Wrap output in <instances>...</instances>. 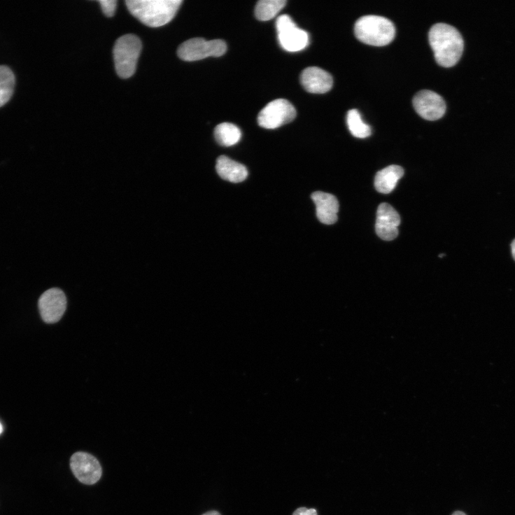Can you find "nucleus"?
<instances>
[{
    "label": "nucleus",
    "mask_w": 515,
    "mask_h": 515,
    "mask_svg": "<svg viewBox=\"0 0 515 515\" xmlns=\"http://www.w3.org/2000/svg\"><path fill=\"white\" fill-rule=\"evenodd\" d=\"M429 41L439 66L451 68L460 59L464 50V41L454 27L438 23L429 32Z\"/></svg>",
    "instance_id": "obj_1"
},
{
    "label": "nucleus",
    "mask_w": 515,
    "mask_h": 515,
    "mask_svg": "<svg viewBox=\"0 0 515 515\" xmlns=\"http://www.w3.org/2000/svg\"><path fill=\"white\" fill-rule=\"evenodd\" d=\"M182 3V0H127L125 2L129 12L150 27L169 23Z\"/></svg>",
    "instance_id": "obj_2"
},
{
    "label": "nucleus",
    "mask_w": 515,
    "mask_h": 515,
    "mask_svg": "<svg viewBox=\"0 0 515 515\" xmlns=\"http://www.w3.org/2000/svg\"><path fill=\"white\" fill-rule=\"evenodd\" d=\"M354 34L362 43L372 46H385L395 38L396 29L388 18L378 15L360 17L354 25Z\"/></svg>",
    "instance_id": "obj_3"
},
{
    "label": "nucleus",
    "mask_w": 515,
    "mask_h": 515,
    "mask_svg": "<svg viewBox=\"0 0 515 515\" xmlns=\"http://www.w3.org/2000/svg\"><path fill=\"white\" fill-rule=\"evenodd\" d=\"M141 50L142 43L135 35H125L117 40L113 55L116 73L120 78L127 79L134 75Z\"/></svg>",
    "instance_id": "obj_4"
},
{
    "label": "nucleus",
    "mask_w": 515,
    "mask_h": 515,
    "mask_svg": "<svg viewBox=\"0 0 515 515\" xmlns=\"http://www.w3.org/2000/svg\"><path fill=\"white\" fill-rule=\"evenodd\" d=\"M276 27L280 45L285 51L297 52L308 47L309 34L299 28L291 17L287 15L280 16Z\"/></svg>",
    "instance_id": "obj_5"
},
{
    "label": "nucleus",
    "mask_w": 515,
    "mask_h": 515,
    "mask_svg": "<svg viewBox=\"0 0 515 515\" xmlns=\"http://www.w3.org/2000/svg\"><path fill=\"white\" fill-rule=\"evenodd\" d=\"M227 51V45L223 41L192 38L181 44L177 53L182 60L193 62L209 57H220Z\"/></svg>",
    "instance_id": "obj_6"
},
{
    "label": "nucleus",
    "mask_w": 515,
    "mask_h": 515,
    "mask_svg": "<svg viewBox=\"0 0 515 515\" xmlns=\"http://www.w3.org/2000/svg\"><path fill=\"white\" fill-rule=\"evenodd\" d=\"M297 117L294 106L285 99H277L269 103L260 112L258 122L266 129H276L292 122Z\"/></svg>",
    "instance_id": "obj_7"
},
{
    "label": "nucleus",
    "mask_w": 515,
    "mask_h": 515,
    "mask_svg": "<svg viewBox=\"0 0 515 515\" xmlns=\"http://www.w3.org/2000/svg\"><path fill=\"white\" fill-rule=\"evenodd\" d=\"M71 468L75 477L87 486L98 482L102 476L100 463L90 454L78 452L71 459Z\"/></svg>",
    "instance_id": "obj_8"
},
{
    "label": "nucleus",
    "mask_w": 515,
    "mask_h": 515,
    "mask_svg": "<svg viewBox=\"0 0 515 515\" xmlns=\"http://www.w3.org/2000/svg\"><path fill=\"white\" fill-rule=\"evenodd\" d=\"M40 313L47 324L57 323L67 308V299L57 288H52L43 294L38 302Z\"/></svg>",
    "instance_id": "obj_9"
},
{
    "label": "nucleus",
    "mask_w": 515,
    "mask_h": 515,
    "mask_svg": "<svg viewBox=\"0 0 515 515\" xmlns=\"http://www.w3.org/2000/svg\"><path fill=\"white\" fill-rule=\"evenodd\" d=\"M413 106L418 115L431 121L442 118L446 108L445 101L439 94L427 90L415 94Z\"/></svg>",
    "instance_id": "obj_10"
},
{
    "label": "nucleus",
    "mask_w": 515,
    "mask_h": 515,
    "mask_svg": "<svg viewBox=\"0 0 515 515\" xmlns=\"http://www.w3.org/2000/svg\"><path fill=\"white\" fill-rule=\"evenodd\" d=\"M401 218L397 211L388 204H381L377 210L376 232L383 241H393L398 234Z\"/></svg>",
    "instance_id": "obj_11"
},
{
    "label": "nucleus",
    "mask_w": 515,
    "mask_h": 515,
    "mask_svg": "<svg viewBox=\"0 0 515 515\" xmlns=\"http://www.w3.org/2000/svg\"><path fill=\"white\" fill-rule=\"evenodd\" d=\"M300 81L304 88L310 93L324 94L333 86L332 76L317 67L306 69L301 74Z\"/></svg>",
    "instance_id": "obj_12"
},
{
    "label": "nucleus",
    "mask_w": 515,
    "mask_h": 515,
    "mask_svg": "<svg viewBox=\"0 0 515 515\" xmlns=\"http://www.w3.org/2000/svg\"><path fill=\"white\" fill-rule=\"evenodd\" d=\"M316 208V216L320 222L332 225L338 220L339 205L337 199L330 193L317 191L311 195Z\"/></svg>",
    "instance_id": "obj_13"
},
{
    "label": "nucleus",
    "mask_w": 515,
    "mask_h": 515,
    "mask_svg": "<svg viewBox=\"0 0 515 515\" xmlns=\"http://www.w3.org/2000/svg\"><path fill=\"white\" fill-rule=\"evenodd\" d=\"M216 171L222 179L234 183L244 181L248 174L244 165L225 155L217 159Z\"/></svg>",
    "instance_id": "obj_14"
},
{
    "label": "nucleus",
    "mask_w": 515,
    "mask_h": 515,
    "mask_svg": "<svg viewBox=\"0 0 515 515\" xmlns=\"http://www.w3.org/2000/svg\"><path fill=\"white\" fill-rule=\"evenodd\" d=\"M404 174V169L396 165L390 166L379 171L374 180L376 190L383 195H389L396 188Z\"/></svg>",
    "instance_id": "obj_15"
},
{
    "label": "nucleus",
    "mask_w": 515,
    "mask_h": 515,
    "mask_svg": "<svg viewBox=\"0 0 515 515\" xmlns=\"http://www.w3.org/2000/svg\"><path fill=\"white\" fill-rule=\"evenodd\" d=\"M214 136L219 145L224 147H231L240 141L241 132L236 125L223 122L216 126Z\"/></svg>",
    "instance_id": "obj_16"
},
{
    "label": "nucleus",
    "mask_w": 515,
    "mask_h": 515,
    "mask_svg": "<svg viewBox=\"0 0 515 515\" xmlns=\"http://www.w3.org/2000/svg\"><path fill=\"white\" fill-rule=\"evenodd\" d=\"M15 87V76L6 66H0V108L8 104L13 95Z\"/></svg>",
    "instance_id": "obj_17"
},
{
    "label": "nucleus",
    "mask_w": 515,
    "mask_h": 515,
    "mask_svg": "<svg viewBox=\"0 0 515 515\" xmlns=\"http://www.w3.org/2000/svg\"><path fill=\"white\" fill-rule=\"evenodd\" d=\"M346 122L350 133L354 137L366 139L372 135L370 126L363 121L357 109H352L348 112Z\"/></svg>",
    "instance_id": "obj_18"
},
{
    "label": "nucleus",
    "mask_w": 515,
    "mask_h": 515,
    "mask_svg": "<svg viewBox=\"0 0 515 515\" xmlns=\"http://www.w3.org/2000/svg\"><path fill=\"white\" fill-rule=\"evenodd\" d=\"M285 0H262L256 4L255 17L260 21H269L285 7Z\"/></svg>",
    "instance_id": "obj_19"
},
{
    "label": "nucleus",
    "mask_w": 515,
    "mask_h": 515,
    "mask_svg": "<svg viewBox=\"0 0 515 515\" xmlns=\"http://www.w3.org/2000/svg\"><path fill=\"white\" fill-rule=\"evenodd\" d=\"M99 3L104 13L107 17H112L114 16L117 8L116 0H101Z\"/></svg>",
    "instance_id": "obj_20"
},
{
    "label": "nucleus",
    "mask_w": 515,
    "mask_h": 515,
    "mask_svg": "<svg viewBox=\"0 0 515 515\" xmlns=\"http://www.w3.org/2000/svg\"><path fill=\"white\" fill-rule=\"evenodd\" d=\"M293 515H317V512L315 509L300 507L294 512Z\"/></svg>",
    "instance_id": "obj_21"
},
{
    "label": "nucleus",
    "mask_w": 515,
    "mask_h": 515,
    "mask_svg": "<svg viewBox=\"0 0 515 515\" xmlns=\"http://www.w3.org/2000/svg\"><path fill=\"white\" fill-rule=\"evenodd\" d=\"M511 248H512V256H513L514 260L515 261V239L512 241V243L511 244Z\"/></svg>",
    "instance_id": "obj_22"
},
{
    "label": "nucleus",
    "mask_w": 515,
    "mask_h": 515,
    "mask_svg": "<svg viewBox=\"0 0 515 515\" xmlns=\"http://www.w3.org/2000/svg\"><path fill=\"white\" fill-rule=\"evenodd\" d=\"M203 515H220V514L217 511H211Z\"/></svg>",
    "instance_id": "obj_23"
},
{
    "label": "nucleus",
    "mask_w": 515,
    "mask_h": 515,
    "mask_svg": "<svg viewBox=\"0 0 515 515\" xmlns=\"http://www.w3.org/2000/svg\"><path fill=\"white\" fill-rule=\"evenodd\" d=\"M452 515H466V514L460 511H457L454 512Z\"/></svg>",
    "instance_id": "obj_24"
},
{
    "label": "nucleus",
    "mask_w": 515,
    "mask_h": 515,
    "mask_svg": "<svg viewBox=\"0 0 515 515\" xmlns=\"http://www.w3.org/2000/svg\"><path fill=\"white\" fill-rule=\"evenodd\" d=\"M3 432V427L1 423H0V435H1Z\"/></svg>",
    "instance_id": "obj_25"
}]
</instances>
